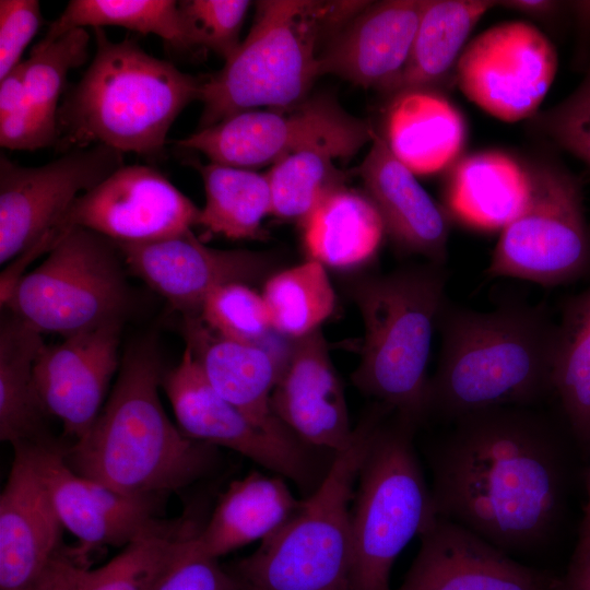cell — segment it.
<instances>
[{
	"label": "cell",
	"instance_id": "6da1fadb",
	"mask_svg": "<svg viewBox=\"0 0 590 590\" xmlns=\"http://www.w3.org/2000/svg\"><path fill=\"white\" fill-rule=\"evenodd\" d=\"M446 425L424 451L437 517L511 557L546 550L568 506L565 422L543 406H495Z\"/></svg>",
	"mask_w": 590,
	"mask_h": 590
},
{
	"label": "cell",
	"instance_id": "7a4b0ae2",
	"mask_svg": "<svg viewBox=\"0 0 590 590\" xmlns=\"http://www.w3.org/2000/svg\"><path fill=\"white\" fill-rule=\"evenodd\" d=\"M164 371L153 337L126 350L91 429L64 447L75 473L126 496L162 499L214 471L217 448L186 436L165 412L158 394Z\"/></svg>",
	"mask_w": 590,
	"mask_h": 590
},
{
	"label": "cell",
	"instance_id": "3957f363",
	"mask_svg": "<svg viewBox=\"0 0 590 590\" xmlns=\"http://www.w3.org/2000/svg\"><path fill=\"white\" fill-rule=\"evenodd\" d=\"M437 328L441 352L428 378L426 421L448 424L488 408H539L554 400L557 322L544 305L476 311L446 300Z\"/></svg>",
	"mask_w": 590,
	"mask_h": 590
},
{
	"label": "cell",
	"instance_id": "277c9868",
	"mask_svg": "<svg viewBox=\"0 0 590 590\" xmlns=\"http://www.w3.org/2000/svg\"><path fill=\"white\" fill-rule=\"evenodd\" d=\"M94 30L96 49L57 113L61 151L103 144L121 153H163L174 121L199 99L202 76L180 71L133 39L113 42Z\"/></svg>",
	"mask_w": 590,
	"mask_h": 590
},
{
	"label": "cell",
	"instance_id": "5b68a950",
	"mask_svg": "<svg viewBox=\"0 0 590 590\" xmlns=\"http://www.w3.org/2000/svg\"><path fill=\"white\" fill-rule=\"evenodd\" d=\"M369 1L263 0L251 28L224 67L203 75L198 129L259 107L285 108L309 96L318 49Z\"/></svg>",
	"mask_w": 590,
	"mask_h": 590
},
{
	"label": "cell",
	"instance_id": "8992f818",
	"mask_svg": "<svg viewBox=\"0 0 590 590\" xmlns=\"http://www.w3.org/2000/svg\"><path fill=\"white\" fill-rule=\"evenodd\" d=\"M446 281L445 266L427 262L362 275L347 286L364 323L353 385L418 426L426 422L427 364Z\"/></svg>",
	"mask_w": 590,
	"mask_h": 590
},
{
	"label": "cell",
	"instance_id": "52a82bcc",
	"mask_svg": "<svg viewBox=\"0 0 590 590\" xmlns=\"http://www.w3.org/2000/svg\"><path fill=\"white\" fill-rule=\"evenodd\" d=\"M392 412L374 402L299 511L227 567L247 590H353L351 506L371 439Z\"/></svg>",
	"mask_w": 590,
	"mask_h": 590
},
{
	"label": "cell",
	"instance_id": "ba28073f",
	"mask_svg": "<svg viewBox=\"0 0 590 590\" xmlns=\"http://www.w3.org/2000/svg\"><path fill=\"white\" fill-rule=\"evenodd\" d=\"M418 427L391 413L363 460L351 506L353 590H390L397 557L437 518L414 446Z\"/></svg>",
	"mask_w": 590,
	"mask_h": 590
},
{
	"label": "cell",
	"instance_id": "9c48e42d",
	"mask_svg": "<svg viewBox=\"0 0 590 590\" xmlns=\"http://www.w3.org/2000/svg\"><path fill=\"white\" fill-rule=\"evenodd\" d=\"M127 271L114 240L76 227L22 275L1 308L39 333L63 338L123 323L131 303Z\"/></svg>",
	"mask_w": 590,
	"mask_h": 590
},
{
	"label": "cell",
	"instance_id": "30bf717a",
	"mask_svg": "<svg viewBox=\"0 0 590 590\" xmlns=\"http://www.w3.org/2000/svg\"><path fill=\"white\" fill-rule=\"evenodd\" d=\"M530 167L527 203L502 229L486 274L547 287L590 276V223L578 180L556 164Z\"/></svg>",
	"mask_w": 590,
	"mask_h": 590
},
{
	"label": "cell",
	"instance_id": "8fae6325",
	"mask_svg": "<svg viewBox=\"0 0 590 590\" xmlns=\"http://www.w3.org/2000/svg\"><path fill=\"white\" fill-rule=\"evenodd\" d=\"M369 122L354 117L327 94L285 108L251 109L229 116L176 141L212 163L237 168L274 165L307 149H328L341 160L374 140Z\"/></svg>",
	"mask_w": 590,
	"mask_h": 590
},
{
	"label": "cell",
	"instance_id": "7c38bea8",
	"mask_svg": "<svg viewBox=\"0 0 590 590\" xmlns=\"http://www.w3.org/2000/svg\"><path fill=\"white\" fill-rule=\"evenodd\" d=\"M161 387L177 426L189 438L238 452L293 481L307 496L324 477L330 463H321L316 453L324 450L274 436L256 425L211 387L187 347L179 363L164 371Z\"/></svg>",
	"mask_w": 590,
	"mask_h": 590
},
{
	"label": "cell",
	"instance_id": "4fadbf2b",
	"mask_svg": "<svg viewBox=\"0 0 590 590\" xmlns=\"http://www.w3.org/2000/svg\"><path fill=\"white\" fill-rule=\"evenodd\" d=\"M199 215L200 209L158 169L123 165L80 194L28 250L36 257L49 252L76 227L118 244L154 241L191 229Z\"/></svg>",
	"mask_w": 590,
	"mask_h": 590
},
{
	"label": "cell",
	"instance_id": "5bb4252c",
	"mask_svg": "<svg viewBox=\"0 0 590 590\" xmlns=\"http://www.w3.org/2000/svg\"><path fill=\"white\" fill-rule=\"evenodd\" d=\"M557 67L554 45L536 26L509 21L485 30L463 48L455 82L483 110L515 122L538 113Z\"/></svg>",
	"mask_w": 590,
	"mask_h": 590
},
{
	"label": "cell",
	"instance_id": "9a60e30c",
	"mask_svg": "<svg viewBox=\"0 0 590 590\" xmlns=\"http://www.w3.org/2000/svg\"><path fill=\"white\" fill-rule=\"evenodd\" d=\"M103 144L78 148L36 167L0 155V263L35 246L82 193L123 166Z\"/></svg>",
	"mask_w": 590,
	"mask_h": 590
},
{
	"label": "cell",
	"instance_id": "2e32d148",
	"mask_svg": "<svg viewBox=\"0 0 590 590\" xmlns=\"http://www.w3.org/2000/svg\"><path fill=\"white\" fill-rule=\"evenodd\" d=\"M25 445L63 527L80 541L70 550L80 564L87 565V555L96 548L125 547L175 522L160 517L161 499L126 496L75 473L66 462V444L54 437Z\"/></svg>",
	"mask_w": 590,
	"mask_h": 590
},
{
	"label": "cell",
	"instance_id": "e0dca14e",
	"mask_svg": "<svg viewBox=\"0 0 590 590\" xmlns=\"http://www.w3.org/2000/svg\"><path fill=\"white\" fill-rule=\"evenodd\" d=\"M127 270L163 296L181 316H200L205 298L228 283L271 276L275 257L246 249H216L188 229L142 244H118Z\"/></svg>",
	"mask_w": 590,
	"mask_h": 590
},
{
	"label": "cell",
	"instance_id": "ac0fdd59",
	"mask_svg": "<svg viewBox=\"0 0 590 590\" xmlns=\"http://www.w3.org/2000/svg\"><path fill=\"white\" fill-rule=\"evenodd\" d=\"M122 322L63 338L42 349L34 367L37 393L47 414L60 420L63 436L76 441L96 421L120 367Z\"/></svg>",
	"mask_w": 590,
	"mask_h": 590
},
{
	"label": "cell",
	"instance_id": "d6986e66",
	"mask_svg": "<svg viewBox=\"0 0 590 590\" xmlns=\"http://www.w3.org/2000/svg\"><path fill=\"white\" fill-rule=\"evenodd\" d=\"M418 538L420 550L397 590H552L559 579L440 517Z\"/></svg>",
	"mask_w": 590,
	"mask_h": 590
},
{
	"label": "cell",
	"instance_id": "ffe728a7",
	"mask_svg": "<svg viewBox=\"0 0 590 590\" xmlns=\"http://www.w3.org/2000/svg\"><path fill=\"white\" fill-rule=\"evenodd\" d=\"M276 417L303 442L331 453L353 440L346 398L318 329L293 340L271 396Z\"/></svg>",
	"mask_w": 590,
	"mask_h": 590
},
{
	"label": "cell",
	"instance_id": "44dd1931",
	"mask_svg": "<svg viewBox=\"0 0 590 590\" xmlns=\"http://www.w3.org/2000/svg\"><path fill=\"white\" fill-rule=\"evenodd\" d=\"M12 448L0 495V590H33L62 551L64 527L28 446Z\"/></svg>",
	"mask_w": 590,
	"mask_h": 590
},
{
	"label": "cell",
	"instance_id": "7402d4cb",
	"mask_svg": "<svg viewBox=\"0 0 590 590\" xmlns=\"http://www.w3.org/2000/svg\"><path fill=\"white\" fill-rule=\"evenodd\" d=\"M425 1H369L328 40L319 75L334 74L388 95L408 62Z\"/></svg>",
	"mask_w": 590,
	"mask_h": 590
},
{
	"label": "cell",
	"instance_id": "603a6c76",
	"mask_svg": "<svg viewBox=\"0 0 590 590\" xmlns=\"http://www.w3.org/2000/svg\"><path fill=\"white\" fill-rule=\"evenodd\" d=\"M180 332L193 359L211 387L251 422L270 434L298 439L274 414L271 396L284 358L262 344L225 338L200 316H181Z\"/></svg>",
	"mask_w": 590,
	"mask_h": 590
},
{
	"label": "cell",
	"instance_id": "cb8c5ba5",
	"mask_svg": "<svg viewBox=\"0 0 590 590\" xmlns=\"http://www.w3.org/2000/svg\"><path fill=\"white\" fill-rule=\"evenodd\" d=\"M357 170L386 234L400 250L445 266L450 228L446 210L392 154L381 134L376 132Z\"/></svg>",
	"mask_w": 590,
	"mask_h": 590
},
{
	"label": "cell",
	"instance_id": "d4e9b609",
	"mask_svg": "<svg viewBox=\"0 0 590 590\" xmlns=\"http://www.w3.org/2000/svg\"><path fill=\"white\" fill-rule=\"evenodd\" d=\"M202 526L188 517L178 518L169 528L132 541L93 569L62 548L33 590H157Z\"/></svg>",
	"mask_w": 590,
	"mask_h": 590
},
{
	"label": "cell",
	"instance_id": "484cf974",
	"mask_svg": "<svg viewBox=\"0 0 590 590\" xmlns=\"http://www.w3.org/2000/svg\"><path fill=\"white\" fill-rule=\"evenodd\" d=\"M381 137L414 175H430L460 158L467 125L442 91L408 90L389 97Z\"/></svg>",
	"mask_w": 590,
	"mask_h": 590
},
{
	"label": "cell",
	"instance_id": "4316f807",
	"mask_svg": "<svg viewBox=\"0 0 590 590\" xmlns=\"http://www.w3.org/2000/svg\"><path fill=\"white\" fill-rule=\"evenodd\" d=\"M284 477L258 471L228 484L193 539L194 550L217 558L281 529L302 508Z\"/></svg>",
	"mask_w": 590,
	"mask_h": 590
},
{
	"label": "cell",
	"instance_id": "83f0119b",
	"mask_svg": "<svg viewBox=\"0 0 590 590\" xmlns=\"http://www.w3.org/2000/svg\"><path fill=\"white\" fill-rule=\"evenodd\" d=\"M531 184V167L515 156L475 152L449 168L444 187L446 212L475 229H503L526 205Z\"/></svg>",
	"mask_w": 590,
	"mask_h": 590
},
{
	"label": "cell",
	"instance_id": "f1b7e54d",
	"mask_svg": "<svg viewBox=\"0 0 590 590\" xmlns=\"http://www.w3.org/2000/svg\"><path fill=\"white\" fill-rule=\"evenodd\" d=\"M300 224L310 259L333 269L368 262L386 235L369 197L346 186L329 192Z\"/></svg>",
	"mask_w": 590,
	"mask_h": 590
},
{
	"label": "cell",
	"instance_id": "f546056e",
	"mask_svg": "<svg viewBox=\"0 0 590 590\" xmlns=\"http://www.w3.org/2000/svg\"><path fill=\"white\" fill-rule=\"evenodd\" d=\"M494 5L498 1L426 0L408 62L388 97L416 88L441 91L455 81L467 38Z\"/></svg>",
	"mask_w": 590,
	"mask_h": 590
},
{
	"label": "cell",
	"instance_id": "4dcf8cb0",
	"mask_svg": "<svg viewBox=\"0 0 590 590\" xmlns=\"http://www.w3.org/2000/svg\"><path fill=\"white\" fill-rule=\"evenodd\" d=\"M45 346L42 333L2 308L0 321V439L37 444L51 438L44 424L48 415L34 379L36 359Z\"/></svg>",
	"mask_w": 590,
	"mask_h": 590
},
{
	"label": "cell",
	"instance_id": "1f68e13d",
	"mask_svg": "<svg viewBox=\"0 0 590 590\" xmlns=\"http://www.w3.org/2000/svg\"><path fill=\"white\" fill-rule=\"evenodd\" d=\"M552 382L563 421L590 456V284L562 304Z\"/></svg>",
	"mask_w": 590,
	"mask_h": 590
},
{
	"label": "cell",
	"instance_id": "d6a6232c",
	"mask_svg": "<svg viewBox=\"0 0 590 590\" xmlns=\"http://www.w3.org/2000/svg\"><path fill=\"white\" fill-rule=\"evenodd\" d=\"M191 162L201 174L205 192L198 225L232 239L262 238L266 235L262 221L272 214L267 173L212 162L206 165Z\"/></svg>",
	"mask_w": 590,
	"mask_h": 590
},
{
	"label": "cell",
	"instance_id": "836d02e7",
	"mask_svg": "<svg viewBox=\"0 0 590 590\" xmlns=\"http://www.w3.org/2000/svg\"><path fill=\"white\" fill-rule=\"evenodd\" d=\"M86 26H120L153 34L177 51L197 47L190 24L174 0H71L42 40L51 42Z\"/></svg>",
	"mask_w": 590,
	"mask_h": 590
},
{
	"label": "cell",
	"instance_id": "e575fe53",
	"mask_svg": "<svg viewBox=\"0 0 590 590\" xmlns=\"http://www.w3.org/2000/svg\"><path fill=\"white\" fill-rule=\"evenodd\" d=\"M262 297L272 328L293 340L318 330L335 306L326 267L311 259L269 276Z\"/></svg>",
	"mask_w": 590,
	"mask_h": 590
},
{
	"label": "cell",
	"instance_id": "d590c367",
	"mask_svg": "<svg viewBox=\"0 0 590 590\" xmlns=\"http://www.w3.org/2000/svg\"><path fill=\"white\" fill-rule=\"evenodd\" d=\"M340 156L328 149H307L290 154L267 173L272 214L302 223L331 191L345 186L346 173L338 168Z\"/></svg>",
	"mask_w": 590,
	"mask_h": 590
},
{
	"label": "cell",
	"instance_id": "8d00e7d4",
	"mask_svg": "<svg viewBox=\"0 0 590 590\" xmlns=\"http://www.w3.org/2000/svg\"><path fill=\"white\" fill-rule=\"evenodd\" d=\"M90 38L85 28H75L51 42L40 39L24 60L27 99L51 126L57 127L69 72L87 60Z\"/></svg>",
	"mask_w": 590,
	"mask_h": 590
},
{
	"label": "cell",
	"instance_id": "74e56055",
	"mask_svg": "<svg viewBox=\"0 0 590 590\" xmlns=\"http://www.w3.org/2000/svg\"><path fill=\"white\" fill-rule=\"evenodd\" d=\"M200 317L219 334L249 344H262L273 329L262 294L244 283L215 288L205 298Z\"/></svg>",
	"mask_w": 590,
	"mask_h": 590
},
{
	"label": "cell",
	"instance_id": "f35d334b",
	"mask_svg": "<svg viewBox=\"0 0 590 590\" xmlns=\"http://www.w3.org/2000/svg\"><path fill=\"white\" fill-rule=\"evenodd\" d=\"M251 2L247 0H185L178 5L190 24L197 47L227 61L239 48L240 30Z\"/></svg>",
	"mask_w": 590,
	"mask_h": 590
},
{
	"label": "cell",
	"instance_id": "ab89813d",
	"mask_svg": "<svg viewBox=\"0 0 590 590\" xmlns=\"http://www.w3.org/2000/svg\"><path fill=\"white\" fill-rule=\"evenodd\" d=\"M530 123L535 131L590 165V67L566 99L538 111Z\"/></svg>",
	"mask_w": 590,
	"mask_h": 590
},
{
	"label": "cell",
	"instance_id": "60d3db41",
	"mask_svg": "<svg viewBox=\"0 0 590 590\" xmlns=\"http://www.w3.org/2000/svg\"><path fill=\"white\" fill-rule=\"evenodd\" d=\"M44 23L37 0L0 1V80L16 68Z\"/></svg>",
	"mask_w": 590,
	"mask_h": 590
},
{
	"label": "cell",
	"instance_id": "b9f144b4",
	"mask_svg": "<svg viewBox=\"0 0 590 590\" xmlns=\"http://www.w3.org/2000/svg\"><path fill=\"white\" fill-rule=\"evenodd\" d=\"M194 539V538H193ZM157 590H247L217 558L198 553L193 540Z\"/></svg>",
	"mask_w": 590,
	"mask_h": 590
},
{
	"label": "cell",
	"instance_id": "7bdbcfd3",
	"mask_svg": "<svg viewBox=\"0 0 590 590\" xmlns=\"http://www.w3.org/2000/svg\"><path fill=\"white\" fill-rule=\"evenodd\" d=\"M587 502L579 530V538L568 566H580L590 562V467L586 475Z\"/></svg>",
	"mask_w": 590,
	"mask_h": 590
},
{
	"label": "cell",
	"instance_id": "ee69618b",
	"mask_svg": "<svg viewBox=\"0 0 590 590\" xmlns=\"http://www.w3.org/2000/svg\"><path fill=\"white\" fill-rule=\"evenodd\" d=\"M498 5L529 15L544 17L555 14L563 7V2L546 0H509L498 1Z\"/></svg>",
	"mask_w": 590,
	"mask_h": 590
},
{
	"label": "cell",
	"instance_id": "f6af8a7d",
	"mask_svg": "<svg viewBox=\"0 0 590 590\" xmlns=\"http://www.w3.org/2000/svg\"><path fill=\"white\" fill-rule=\"evenodd\" d=\"M562 581L565 590H590V562L580 566H568Z\"/></svg>",
	"mask_w": 590,
	"mask_h": 590
},
{
	"label": "cell",
	"instance_id": "bcb514c9",
	"mask_svg": "<svg viewBox=\"0 0 590 590\" xmlns=\"http://www.w3.org/2000/svg\"><path fill=\"white\" fill-rule=\"evenodd\" d=\"M581 27L590 32V1L568 2Z\"/></svg>",
	"mask_w": 590,
	"mask_h": 590
},
{
	"label": "cell",
	"instance_id": "7dc6e473",
	"mask_svg": "<svg viewBox=\"0 0 590 590\" xmlns=\"http://www.w3.org/2000/svg\"><path fill=\"white\" fill-rule=\"evenodd\" d=\"M552 590H565V588L563 586L562 577H559L557 583L553 587Z\"/></svg>",
	"mask_w": 590,
	"mask_h": 590
}]
</instances>
